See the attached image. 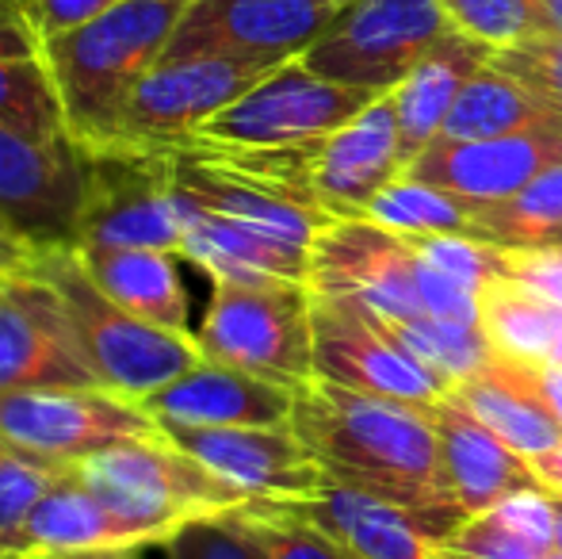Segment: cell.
Listing matches in <instances>:
<instances>
[{
  "label": "cell",
  "mask_w": 562,
  "mask_h": 559,
  "mask_svg": "<svg viewBox=\"0 0 562 559\" xmlns=\"http://www.w3.org/2000/svg\"><path fill=\"white\" fill-rule=\"evenodd\" d=\"M291 425L329 479L356 483L409 510L440 545L471 522L451 487L429 406L394 403L314 376L295 391Z\"/></svg>",
  "instance_id": "6da1fadb"
},
{
  "label": "cell",
  "mask_w": 562,
  "mask_h": 559,
  "mask_svg": "<svg viewBox=\"0 0 562 559\" xmlns=\"http://www.w3.org/2000/svg\"><path fill=\"white\" fill-rule=\"evenodd\" d=\"M192 0H119L104 15L43 38L69 135L100 149L142 77L165 58Z\"/></svg>",
  "instance_id": "7a4b0ae2"
},
{
  "label": "cell",
  "mask_w": 562,
  "mask_h": 559,
  "mask_svg": "<svg viewBox=\"0 0 562 559\" xmlns=\"http://www.w3.org/2000/svg\"><path fill=\"white\" fill-rule=\"evenodd\" d=\"M35 272L61 295L81 349L97 372L100 388L119 395L146 399L169 380L184 376L203 360L200 337L192 329H165L119 306L97 280L89 277L74 246H46Z\"/></svg>",
  "instance_id": "3957f363"
},
{
  "label": "cell",
  "mask_w": 562,
  "mask_h": 559,
  "mask_svg": "<svg viewBox=\"0 0 562 559\" xmlns=\"http://www.w3.org/2000/svg\"><path fill=\"white\" fill-rule=\"evenodd\" d=\"M74 468L115 514H123L146 537V545H165L192 517L226 514L252 502L241 487L169 440V433L108 448Z\"/></svg>",
  "instance_id": "277c9868"
},
{
  "label": "cell",
  "mask_w": 562,
  "mask_h": 559,
  "mask_svg": "<svg viewBox=\"0 0 562 559\" xmlns=\"http://www.w3.org/2000/svg\"><path fill=\"white\" fill-rule=\"evenodd\" d=\"M195 337L207 360L241 368L283 388L299 391L318 376L311 283L215 280V295Z\"/></svg>",
  "instance_id": "5b68a950"
},
{
  "label": "cell",
  "mask_w": 562,
  "mask_h": 559,
  "mask_svg": "<svg viewBox=\"0 0 562 559\" xmlns=\"http://www.w3.org/2000/svg\"><path fill=\"white\" fill-rule=\"evenodd\" d=\"M383 92L352 89L314 74L303 58L276 66L241 100L207 120L200 135L184 146H229V149H283L326 138L345 127Z\"/></svg>",
  "instance_id": "8992f818"
},
{
  "label": "cell",
  "mask_w": 562,
  "mask_h": 559,
  "mask_svg": "<svg viewBox=\"0 0 562 559\" xmlns=\"http://www.w3.org/2000/svg\"><path fill=\"white\" fill-rule=\"evenodd\" d=\"M276 66L241 58H165L142 77L100 149L172 154L200 135L207 120L241 100ZM97 154V149H89Z\"/></svg>",
  "instance_id": "52a82bcc"
},
{
  "label": "cell",
  "mask_w": 562,
  "mask_h": 559,
  "mask_svg": "<svg viewBox=\"0 0 562 559\" xmlns=\"http://www.w3.org/2000/svg\"><path fill=\"white\" fill-rule=\"evenodd\" d=\"M0 437L54 463H81L165 429L142 399L112 388H15L0 391Z\"/></svg>",
  "instance_id": "ba28073f"
},
{
  "label": "cell",
  "mask_w": 562,
  "mask_h": 559,
  "mask_svg": "<svg viewBox=\"0 0 562 559\" xmlns=\"http://www.w3.org/2000/svg\"><path fill=\"white\" fill-rule=\"evenodd\" d=\"M448 27L440 0H348L303 62L329 81L394 92Z\"/></svg>",
  "instance_id": "9c48e42d"
},
{
  "label": "cell",
  "mask_w": 562,
  "mask_h": 559,
  "mask_svg": "<svg viewBox=\"0 0 562 559\" xmlns=\"http://www.w3.org/2000/svg\"><path fill=\"white\" fill-rule=\"evenodd\" d=\"M188 215L172 192L169 157L97 149L74 249H169L180 254Z\"/></svg>",
  "instance_id": "30bf717a"
},
{
  "label": "cell",
  "mask_w": 562,
  "mask_h": 559,
  "mask_svg": "<svg viewBox=\"0 0 562 559\" xmlns=\"http://www.w3.org/2000/svg\"><path fill=\"white\" fill-rule=\"evenodd\" d=\"M345 4L348 0H192L165 58H241L283 66L303 58Z\"/></svg>",
  "instance_id": "8fae6325"
},
{
  "label": "cell",
  "mask_w": 562,
  "mask_h": 559,
  "mask_svg": "<svg viewBox=\"0 0 562 559\" xmlns=\"http://www.w3.org/2000/svg\"><path fill=\"white\" fill-rule=\"evenodd\" d=\"M314 368L322 380L409 406H432L448 388L414 360L360 303L314 291Z\"/></svg>",
  "instance_id": "7c38bea8"
},
{
  "label": "cell",
  "mask_w": 562,
  "mask_h": 559,
  "mask_svg": "<svg viewBox=\"0 0 562 559\" xmlns=\"http://www.w3.org/2000/svg\"><path fill=\"white\" fill-rule=\"evenodd\" d=\"M100 388L61 295L35 269L0 277V391Z\"/></svg>",
  "instance_id": "4fadbf2b"
},
{
  "label": "cell",
  "mask_w": 562,
  "mask_h": 559,
  "mask_svg": "<svg viewBox=\"0 0 562 559\" xmlns=\"http://www.w3.org/2000/svg\"><path fill=\"white\" fill-rule=\"evenodd\" d=\"M92 154L74 135L31 138L0 127V215L38 246H74Z\"/></svg>",
  "instance_id": "5bb4252c"
},
{
  "label": "cell",
  "mask_w": 562,
  "mask_h": 559,
  "mask_svg": "<svg viewBox=\"0 0 562 559\" xmlns=\"http://www.w3.org/2000/svg\"><path fill=\"white\" fill-rule=\"evenodd\" d=\"M311 291L352 299L383 318L425 314L417 254L402 234L371 219H334L311 246Z\"/></svg>",
  "instance_id": "9a60e30c"
},
{
  "label": "cell",
  "mask_w": 562,
  "mask_h": 559,
  "mask_svg": "<svg viewBox=\"0 0 562 559\" xmlns=\"http://www.w3.org/2000/svg\"><path fill=\"white\" fill-rule=\"evenodd\" d=\"M184 452L203 460L249 499H314L326 471L303 445L295 425H218V429H165Z\"/></svg>",
  "instance_id": "2e32d148"
},
{
  "label": "cell",
  "mask_w": 562,
  "mask_h": 559,
  "mask_svg": "<svg viewBox=\"0 0 562 559\" xmlns=\"http://www.w3.org/2000/svg\"><path fill=\"white\" fill-rule=\"evenodd\" d=\"M562 161V123L502 138H437L414 157L406 177L471 203H502Z\"/></svg>",
  "instance_id": "e0dca14e"
},
{
  "label": "cell",
  "mask_w": 562,
  "mask_h": 559,
  "mask_svg": "<svg viewBox=\"0 0 562 559\" xmlns=\"http://www.w3.org/2000/svg\"><path fill=\"white\" fill-rule=\"evenodd\" d=\"M161 429H218V425H283L295 411V388L260 380L241 368L203 357L184 376L142 399Z\"/></svg>",
  "instance_id": "ac0fdd59"
},
{
  "label": "cell",
  "mask_w": 562,
  "mask_h": 559,
  "mask_svg": "<svg viewBox=\"0 0 562 559\" xmlns=\"http://www.w3.org/2000/svg\"><path fill=\"white\" fill-rule=\"evenodd\" d=\"M295 506L360 559H440V540H432L409 510L356 483L326 476L322 491Z\"/></svg>",
  "instance_id": "d6986e66"
},
{
  "label": "cell",
  "mask_w": 562,
  "mask_h": 559,
  "mask_svg": "<svg viewBox=\"0 0 562 559\" xmlns=\"http://www.w3.org/2000/svg\"><path fill=\"white\" fill-rule=\"evenodd\" d=\"M451 403L474 414L497 440L520 452L525 460L562 445V422L551 414L543 391L536 388L532 368L525 360L490 357L479 372L463 376L448 391Z\"/></svg>",
  "instance_id": "ffe728a7"
},
{
  "label": "cell",
  "mask_w": 562,
  "mask_h": 559,
  "mask_svg": "<svg viewBox=\"0 0 562 559\" xmlns=\"http://www.w3.org/2000/svg\"><path fill=\"white\" fill-rule=\"evenodd\" d=\"M429 418L437 425L451 487H456V499L467 510V517H482L513 491L543 487L525 456L513 452L505 440H497L486 425L459 403H451L448 395L429 406Z\"/></svg>",
  "instance_id": "44dd1931"
},
{
  "label": "cell",
  "mask_w": 562,
  "mask_h": 559,
  "mask_svg": "<svg viewBox=\"0 0 562 559\" xmlns=\"http://www.w3.org/2000/svg\"><path fill=\"white\" fill-rule=\"evenodd\" d=\"M494 46L471 38L463 31L448 27L437 43L429 46L422 62L409 69V77L391 92L394 112H398V135H402V161L406 169L417 154L432 146L445 131V120L463 92V85L479 74L482 66L494 62Z\"/></svg>",
  "instance_id": "7402d4cb"
},
{
  "label": "cell",
  "mask_w": 562,
  "mask_h": 559,
  "mask_svg": "<svg viewBox=\"0 0 562 559\" xmlns=\"http://www.w3.org/2000/svg\"><path fill=\"white\" fill-rule=\"evenodd\" d=\"M81 548H146V537L115 514L77 468H66L43 494L15 537V556L81 552Z\"/></svg>",
  "instance_id": "603a6c76"
},
{
  "label": "cell",
  "mask_w": 562,
  "mask_h": 559,
  "mask_svg": "<svg viewBox=\"0 0 562 559\" xmlns=\"http://www.w3.org/2000/svg\"><path fill=\"white\" fill-rule=\"evenodd\" d=\"M177 192V188H172ZM184 203V200H180ZM188 231L180 242V257L200 265L211 280H234V283H311V254L291 249L283 242H272L234 219L211 215V211L188 208Z\"/></svg>",
  "instance_id": "cb8c5ba5"
},
{
  "label": "cell",
  "mask_w": 562,
  "mask_h": 559,
  "mask_svg": "<svg viewBox=\"0 0 562 559\" xmlns=\"http://www.w3.org/2000/svg\"><path fill=\"white\" fill-rule=\"evenodd\" d=\"M89 277L138 318L165 329H188V295L169 249H77Z\"/></svg>",
  "instance_id": "d4e9b609"
},
{
  "label": "cell",
  "mask_w": 562,
  "mask_h": 559,
  "mask_svg": "<svg viewBox=\"0 0 562 559\" xmlns=\"http://www.w3.org/2000/svg\"><path fill=\"white\" fill-rule=\"evenodd\" d=\"M562 123V104L543 92L528 89L525 81L497 69L494 62L482 66L451 104L440 138L471 142V138H502L520 131L555 127Z\"/></svg>",
  "instance_id": "484cf974"
},
{
  "label": "cell",
  "mask_w": 562,
  "mask_h": 559,
  "mask_svg": "<svg viewBox=\"0 0 562 559\" xmlns=\"http://www.w3.org/2000/svg\"><path fill=\"white\" fill-rule=\"evenodd\" d=\"M479 318L490 349L497 357L543 365L555 357L562 306H551L548 299L532 295L513 280H486L479 288Z\"/></svg>",
  "instance_id": "4316f807"
},
{
  "label": "cell",
  "mask_w": 562,
  "mask_h": 559,
  "mask_svg": "<svg viewBox=\"0 0 562 559\" xmlns=\"http://www.w3.org/2000/svg\"><path fill=\"white\" fill-rule=\"evenodd\" d=\"M471 238L502 249L562 246V161L543 172V177H536L513 200L479 203Z\"/></svg>",
  "instance_id": "83f0119b"
},
{
  "label": "cell",
  "mask_w": 562,
  "mask_h": 559,
  "mask_svg": "<svg viewBox=\"0 0 562 559\" xmlns=\"http://www.w3.org/2000/svg\"><path fill=\"white\" fill-rule=\"evenodd\" d=\"M402 349L414 360H422L432 376L451 391L463 376L479 372L494 349H490L482 326H459V322L429 318V314H417V318H383V314L368 311Z\"/></svg>",
  "instance_id": "f1b7e54d"
},
{
  "label": "cell",
  "mask_w": 562,
  "mask_h": 559,
  "mask_svg": "<svg viewBox=\"0 0 562 559\" xmlns=\"http://www.w3.org/2000/svg\"><path fill=\"white\" fill-rule=\"evenodd\" d=\"M474 211H479V203L451 195L445 188L422 185V180L402 172L394 185H386L371 200L363 219L394 234H463V238H471Z\"/></svg>",
  "instance_id": "f546056e"
},
{
  "label": "cell",
  "mask_w": 562,
  "mask_h": 559,
  "mask_svg": "<svg viewBox=\"0 0 562 559\" xmlns=\"http://www.w3.org/2000/svg\"><path fill=\"white\" fill-rule=\"evenodd\" d=\"M229 514L265 559H360L326 529H318L295 502L252 499Z\"/></svg>",
  "instance_id": "4dcf8cb0"
},
{
  "label": "cell",
  "mask_w": 562,
  "mask_h": 559,
  "mask_svg": "<svg viewBox=\"0 0 562 559\" xmlns=\"http://www.w3.org/2000/svg\"><path fill=\"white\" fill-rule=\"evenodd\" d=\"M0 127L31 138L69 135L58 85L46 66V54L0 58Z\"/></svg>",
  "instance_id": "1f68e13d"
},
{
  "label": "cell",
  "mask_w": 562,
  "mask_h": 559,
  "mask_svg": "<svg viewBox=\"0 0 562 559\" xmlns=\"http://www.w3.org/2000/svg\"><path fill=\"white\" fill-rule=\"evenodd\" d=\"M74 463H54L0 437V559L15 556V537L35 510L38 494Z\"/></svg>",
  "instance_id": "d6a6232c"
},
{
  "label": "cell",
  "mask_w": 562,
  "mask_h": 559,
  "mask_svg": "<svg viewBox=\"0 0 562 559\" xmlns=\"http://www.w3.org/2000/svg\"><path fill=\"white\" fill-rule=\"evenodd\" d=\"M482 522L494 525L497 533L520 540L525 548L551 559L559 552L555 533H559V510L555 494L548 487H528V491H513L509 499H502L494 510L482 514Z\"/></svg>",
  "instance_id": "836d02e7"
},
{
  "label": "cell",
  "mask_w": 562,
  "mask_h": 559,
  "mask_svg": "<svg viewBox=\"0 0 562 559\" xmlns=\"http://www.w3.org/2000/svg\"><path fill=\"white\" fill-rule=\"evenodd\" d=\"M440 8H445L451 27L471 38H482L494 51L540 31L528 0H440Z\"/></svg>",
  "instance_id": "e575fe53"
},
{
  "label": "cell",
  "mask_w": 562,
  "mask_h": 559,
  "mask_svg": "<svg viewBox=\"0 0 562 559\" xmlns=\"http://www.w3.org/2000/svg\"><path fill=\"white\" fill-rule=\"evenodd\" d=\"M161 548L169 552V559H265L229 510L226 514L192 517Z\"/></svg>",
  "instance_id": "d590c367"
},
{
  "label": "cell",
  "mask_w": 562,
  "mask_h": 559,
  "mask_svg": "<svg viewBox=\"0 0 562 559\" xmlns=\"http://www.w3.org/2000/svg\"><path fill=\"white\" fill-rule=\"evenodd\" d=\"M494 66L562 104V31H532L520 43L502 46Z\"/></svg>",
  "instance_id": "8d00e7d4"
},
{
  "label": "cell",
  "mask_w": 562,
  "mask_h": 559,
  "mask_svg": "<svg viewBox=\"0 0 562 559\" xmlns=\"http://www.w3.org/2000/svg\"><path fill=\"white\" fill-rule=\"evenodd\" d=\"M402 238L429 265H437L440 272H448V277H456L474 291L497 277V246L463 238V234H402Z\"/></svg>",
  "instance_id": "74e56055"
},
{
  "label": "cell",
  "mask_w": 562,
  "mask_h": 559,
  "mask_svg": "<svg viewBox=\"0 0 562 559\" xmlns=\"http://www.w3.org/2000/svg\"><path fill=\"white\" fill-rule=\"evenodd\" d=\"M417 295H422V306L429 318L459 322V326H482L479 291L459 283L456 277H448V272H440L437 265H429L422 254H417Z\"/></svg>",
  "instance_id": "f35d334b"
},
{
  "label": "cell",
  "mask_w": 562,
  "mask_h": 559,
  "mask_svg": "<svg viewBox=\"0 0 562 559\" xmlns=\"http://www.w3.org/2000/svg\"><path fill=\"white\" fill-rule=\"evenodd\" d=\"M497 277L520 283L532 295L562 306V246L555 249H502L497 246Z\"/></svg>",
  "instance_id": "ab89813d"
},
{
  "label": "cell",
  "mask_w": 562,
  "mask_h": 559,
  "mask_svg": "<svg viewBox=\"0 0 562 559\" xmlns=\"http://www.w3.org/2000/svg\"><path fill=\"white\" fill-rule=\"evenodd\" d=\"M119 0H35L38 8V31L46 35H61V31H74L81 23L104 15L108 8H115Z\"/></svg>",
  "instance_id": "60d3db41"
},
{
  "label": "cell",
  "mask_w": 562,
  "mask_h": 559,
  "mask_svg": "<svg viewBox=\"0 0 562 559\" xmlns=\"http://www.w3.org/2000/svg\"><path fill=\"white\" fill-rule=\"evenodd\" d=\"M38 254H43V246L31 242L8 215H0V277L35 269Z\"/></svg>",
  "instance_id": "b9f144b4"
},
{
  "label": "cell",
  "mask_w": 562,
  "mask_h": 559,
  "mask_svg": "<svg viewBox=\"0 0 562 559\" xmlns=\"http://www.w3.org/2000/svg\"><path fill=\"white\" fill-rule=\"evenodd\" d=\"M31 54H43V31L23 15L0 12V58H31Z\"/></svg>",
  "instance_id": "7bdbcfd3"
},
{
  "label": "cell",
  "mask_w": 562,
  "mask_h": 559,
  "mask_svg": "<svg viewBox=\"0 0 562 559\" xmlns=\"http://www.w3.org/2000/svg\"><path fill=\"white\" fill-rule=\"evenodd\" d=\"M528 368H532V380H536V388L543 391V399H548L551 414L562 422V365L543 360V365H528Z\"/></svg>",
  "instance_id": "ee69618b"
},
{
  "label": "cell",
  "mask_w": 562,
  "mask_h": 559,
  "mask_svg": "<svg viewBox=\"0 0 562 559\" xmlns=\"http://www.w3.org/2000/svg\"><path fill=\"white\" fill-rule=\"evenodd\" d=\"M528 463H532L536 479H540V483L548 487L551 494H562V445H559V448H551V452L532 456Z\"/></svg>",
  "instance_id": "f6af8a7d"
},
{
  "label": "cell",
  "mask_w": 562,
  "mask_h": 559,
  "mask_svg": "<svg viewBox=\"0 0 562 559\" xmlns=\"http://www.w3.org/2000/svg\"><path fill=\"white\" fill-rule=\"evenodd\" d=\"M27 559H142V548H81V552H46Z\"/></svg>",
  "instance_id": "bcb514c9"
},
{
  "label": "cell",
  "mask_w": 562,
  "mask_h": 559,
  "mask_svg": "<svg viewBox=\"0 0 562 559\" xmlns=\"http://www.w3.org/2000/svg\"><path fill=\"white\" fill-rule=\"evenodd\" d=\"M540 31H562V0H528Z\"/></svg>",
  "instance_id": "7dc6e473"
},
{
  "label": "cell",
  "mask_w": 562,
  "mask_h": 559,
  "mask_svg": "<svg viewBox=\"0 0 562 559\" xmlns=\"http://www.w3.org/2000/svg\"><path fill=\"white\" fill-rule=\"evenodd\" d=\"M0 12H12V15H23L38 27V8L35 0H0Z\"/></svg>",
  "instance_id": "c3c4849f"
},
{
  "label": "cell",
  "mask_w": 562,
  "mask_h": 559,
  "mask_svg": "<svg viewBox=\"0 0 562 559\" xmlns=\"http://www.w3.org/2000/svg\"><path fill=\"white\" fill-rule=\"evenodd\" d=\"M555 510H559V533H555V545H559V556H562V494H555Z\"/></svg>",
  "instance_id": "681fc988"
},
{
  "label": "cell",
  "mask_w": 562,
  "mask_h": 559,
  "mask_svg": "<svg viewBox=\"0 0 562 559\" xmlns=\"http://www.w3.org/2000/svg\"><path fill=\"white\" fill-rule=\"evenodd\" d=\"M551 559H562V556H559V552H555V556H551Z\"/></svg>",
  "instance_id": "f907efd6"
}]
</instances>
